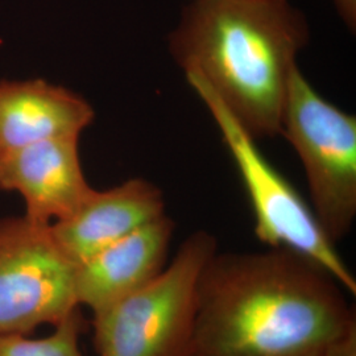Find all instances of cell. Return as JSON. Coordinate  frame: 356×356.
<instances>
[{"mask_svg": "<svg viewBox=\"0 0 356 356\" xmlns=\"http://www.w3.org/2000/svg\"><path fill=\"white\" fill-rule=\"evenodd\" d=\"M94 108L72 90L44 79L0 81V156L58 138H79Z\"/></svg>", "mask_w": 356, "mask_h": 356, "instance_id": "obj_10", "label": "cell"}, {"mask_svg": "<svg viewBox=\"0 0 356 356\" xmlns=\"http://www.w3.org/2000/svg\"><path fill=\"white\" fill-rule=\"evenodd\" d=\"M0 191L20 194L24 216L38 223L73 214L92 191L81 164L79 138L40 141L1 154Z\"/></svg>", "mask_w": 356, "mask_h": 356, "instance_id": "obj_7", "label": "cell"}, {"mask_svg": "<svg viewBox=\"0 0 356 356\" xmlns=\"http://www.w3.org/2000/svg\"><path fill=\"white\" fill-rule=\"evenodd\" d=\"M219 131L254 213V231L268 248H284L323 268L344 291L356 294V279L312 207L272 165L252 138L213 89L197 74H185Z\"/></svg>", "mask_w": 356, "mask_h": 356, "instance_id": "obj_4", "label": "cell"}, {"mask_svg": "<svg viewBox=\"0 0 356 356\" xmlns=\"http://www.w3.org/2000/svg\"><path fill=\"white\" fill-rule=\"evenodd\" d=\"M334 8L350 33L356 32V0H332Z\"/></svg>", "mask_w": 356, "mask_h": 356, "instance_id": "obj_12", "label": "cell"}, {"mask_svg": "<svg viewBox=\"0 0 356 356\" xmlns=\"http://www.w3.org/2000/svg\"><path fill=\"white\" fill-rule=\"evenodd\" d=\"M218 252L206 229L191 234L149 282L92 313L99 356H191L200 276Z\"/></svg>", "mask_w": 356, "mask_h": 356, "instance_id": "obj_3", "label": "cell"}, {"mask_svg": "<svg viewBox=\"0 0 356 356\" xmlns=\"http://www.w3.org/2000/svg\"><path fill=\"white\" fill-rule=\"evenodd\" d=\"M281 136L300 157L312 210L337 244L356 218V116L325 99L301 72L292 69L281 118Z\"/></svg>", "mask_w": 356, "mask_h": 356, "instance_id": "obj_5", "label": "cell"}, {"mask_svg": "<svg viewBox=\"0 0 356 356\" xmlns=\"http://www.w3.org/2000/svg\"><path fill=\"white\" fill-rule=\"evenodd\" d=\"M343 292L289 250L216 252L198 281L191 356H331L356 331Z\"/></svg>", "mask_w": 356, "mask_h": 356, "instance_id": "obj_1", "label": "cell"}, {"mask_svg": "<svg viewBox=\"0 0 356 356\" xmlns=\"http://www.w3.org/2000/svg\"><path fill=\"white\" fill-rule=\"evenodd\" d=\"M175 231L164 214L78 264L76 304L94 313L154 279L168 264Z\"/></svg>", "mask_w": 356, "mask_h": 356, "instance_id": "obj_9", "label": "cell"}, {"mask_svg": "<svg viewBox=\"0 0 356 356\" xmlns=\"http://www.w3.org/2000/svg\"><path fill=\"white\" fill-rule=\"evenodd\" d=\"M164 214L163 191L145 178H131L107 191L92 189L73 214L51 223V236L76 267Z\"/></svg>", "mask_w": 356, "mask_h": 356, "instance_id": "obj_8", "label": "cell"}, {"mask_svg": "<svg viewBox=\"0 0 356 356\" xmlns=\"http://www.w3.org/2000/svg\"><path fill=\"white\" fill-rule=\"evenodd\" d=\"M76 264L58 248L51 225L0 219V335H28L58 325L78 307Z\"/></svg>", "mask_w": 356, "mask_h": 356, "instance_id": "obj_6", "label": "cell"}, {"mask_svg": "<svg viewBox=\"0 0 356 356\" xmlns=\"http://www.w3.org/2000/svg\"><path fill=\"white\" fill-rule=\"evenodd\" d=\"M309 41L305 13L291 0H186L168 51L257 140L280 135L289 76Z\"/></svg>", "mask_w": 356, "mask_h": 356, "instance_id": "obj_2", "label": "cell"}, {"mask_svg": "<svg viewBox=\"0 0 356 356\" xmlns=\"http://www.w3.org/2000/svg\"><path fill=\"white\" fill-rule=\"evenodd\" d=\"M86 329L81 306L66 316L45 338L24 334L0 335V356H83L79 341Z\"/></svg>", "mask_w": 356, "mask_h": 356, "instance_id": "obj_11", "label": "cell"}]
</instances>
